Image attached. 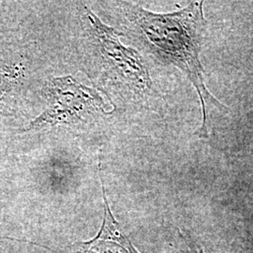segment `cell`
Here are the masks:
<instances>
[{"instance_id":"cell-6","label":"cell","mask_w":253,"mask_h":253,"mask_svg":"<svg viewBox=\"0 0 253 253\" xmlns=\"http://www.w3.org/2000/svg\"><path fill=\"white\" fill-rule=\"evenodd\" d=\"M181 238L183 240V243L186 246L185 253H205L203 248L200 246L198 242H196L190 235L187 233L180 232Z\"/></svg>"},{"instance_id":"cell-2","label":"cell","mask_w":253,"mask_h":253,"mask_svg":"<svg viewBox=\"0 0 253 253\" xmlns=\"http://www.w3.org/2000/svg\"><path fill=\"white\" fill-rule=\"evenodd\" d=\"M48 108L33 120L27 130L60 124L85 125L94 117L110 114L99 91L75 81L71 76L54 78L47 86Z\"/></svg>"},{"instance_id":"cell-5","label":"cell","mask_w":253,"mask_h":253,"mask_svg":"<svg viewBox=\"0 0 253 253\" xmlns=\"http://www.w3.org/2000/svg\"><path fill=\"white\" fill-rule=\"evenodd\" d=\"M24 70L15 65L0 72V117H10L14 110L15 98Z\"/></svg>"},{"instance_id":"cell-4","label":"cell","mask_w":253,"mask_h":253,"mask_svg":"<svg viewBox=\"0 0 253 253\" xmlns=\"http://www.w3.org/2000/svg\"><path fill=\"white\" fill-rule=\"evenodd\" d=\"M104 201L103 219L97 235L87 241H78L65 247L55 253H141L132 244L123 227L114 216L105 189L102 186Z\"/></svg>"},{"instance_id":"cell-3","label":"cell","mask_w":253,"mask_h":253,"mask_svg":"<svg viewBox=\"0 0 253 253\" xmlns=\"http://www.w3.org/2000/svg\"><path fill=\"white\" fill-rule=\"evenodd\" d=\"M84 18L99 49L102 68L110 76L135 92L148 90L152 84L149 73L138 52L121 43L119 37L122 33L104 25L87 7H84Z\"/></svg>"},{"instance_id":"cell-1","label":"cell","mask_w":253,"mask_h":253,"mask_svg":"<svg viewBox=\"0 0 253 253\" xmlns=\"http://www.w3.org/2000/svg\"><path fill=\"white\" fill-rule=\"evenodd\" d=\"M126 16L146 51L160 62L180 70L196 89L203 121L194 135L208 139L209 110H229L208 90L205 81L200 56L207 29L204 1H191L185 8L170 13H156L139 5H130Z\"/></svg>"}]
</instances>
